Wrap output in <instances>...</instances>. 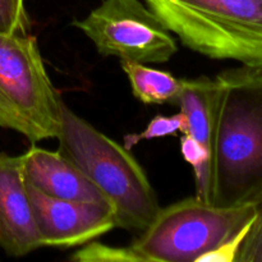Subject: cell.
Instances as JSON below:
<instances>
[{
    "label": "cell",
    "mask_w": 262,
    "mask_h": 262,
    "mask_svg": "<svg viewBox=\"0 0 262 262\" xmlns=\"http://www.w3.org/2000/svg\"><path fill=\"white\" fill-rule=\"evenodd\" d=\"M61 102L35 36L0 35V127L32 143L56 138Z\"/></svg>",
    "instance_id": "5b68a950"
},
{
    "label": "cell",
    "mask_w": 262,
    "mask_h": 262,
    "mask_svg": "<svg viewBox=\"0 0 262 262\" xmlns=\"http://www.w3.org/2000/svg\"><path fill=\"white\" fill-rule=\"evenodd\" d=\"M26 186L43 247L84 246L117 228L110 206L55 199Z\"/></svg>",
    "instance_id": "52a82bcc"
},
{
    "label": "cell",
    "mask_w": 262,
    "mask_h": 262,
    "mask_svg": "<svg viewBox=\"0 0 262 262\" xmlns=\"http://www.w3.org/2000/svg\"><path fill=\"white\" fill-rule=\"evenodd\" d=\"M30 26L25 0H0V35H26Z\"/></svg>",
    "instance_id": "9a60e30c"
},
{
    "label": "cell",
    "mask_w": 262,
    "mask_h": 262,
    "mask_svg": "<svg viewBox=\"0 0 262 262\" xmlns=\"http://www.w3.org/2000/svg\"><path fill=\"white\" fill-rule=\"evenodd\" d=\"M0 247L22 257L43 247L23 176L22 156L0 152Z\"/></svg>",
    "instance_id": "ba28073f"
},
{
    "label": "cell",
    "mask_w": 262,
    "mask_h": 262,
    "mask_svg": "<svg viewBox=\"0 0 262 262\" xmlns=\"http://www.w3.org/2000/svg\"><path fill=\"white\" fill-rule=\"evenodd\" d=\"M71 260L78 262H137L129 246L114 247L92 241L74 252Z\"/></svg>",
    "instance_id": "5bb4252c"
},
{
    "label": "cell",
    "mask_w": 262,
    "mask_h": 262,
    "mask_svg": "<svg viewBox=\"0 0 262 262\" xmlns=\"http://www.w3.org/2000/svg\"><path fill=\"white\" fill-rule=\"evenodd\" d=\"M187 119L182 112L174 115H155L148 122L145 129L141 133H130L124 136V147L130 150L141 141L154 140V138L165 137L177 132H186Z\"/></svg>",
    "instance_id": "7c38bea8"
},
{
    "label": "cell",
    "mask_w": 262,
    "mask_h": 262,
    "mask_svg": "<svg viewBox=\"0 0 262 262\" xmlns=\"http://www.w3.org/2000/svg\"><path fill=\"white\" fill-rule=\"evenodd\" d=\"M186 48L262 66V0H145Z\"/></svg>",
    "instance_id": "3957f363"
},
{
    "label": "cell",
    "mask_w": 262,
    "mask_h": 262,
    "mask_svg": "<svg viewBox=\"0 0 262 262\" xmlns=\"http://www.w3.org/2000/svg\"><path fill=\"white\" fill-rule=\"evenodd\" d=\"M253 223V222H252ZM251 224H248L247 227L243 228L239 233H238L235 237H233L232 239H229L228 242H225L224 245H222L220 247H217L216 250H214L212 252L207 253L204 257L200 260L201 261H212V262H233L237 258L238 252H239L241 247H242V243L245 241L246 235H247L248 230H250Z\"/></svg>",
    "instance_id": "2e32d148"
},
{
    "label": "cell",
    "mask_w": 262,
    "mask_h": 262,
    "mask_svg": "<svg viewBox=\"0 0 262 262\" xmlns=\"http://www.w3.org/2000/svg\"><path fill=\"white\" fill-rule=\"evenodd\" d=\"M20 156L26 182L42 193L55 199L105 205L113 209L107 197L89 177L59 151L32 146Z\"/></svg>",
    "instance_id": "9c48e42d"
},
{
    "label": "cell",
    "mask_w": 262,
    "mask_h": 262,
    "mask_svg": "<svg viewBox=\"0 0 262 262\" xmlns=\"http://www.w3.org/2000/svg\"><path fill=\"white\" fill-rule=\"evenodd\" d=\"M258 206L217 207L197 196L159 210L129 246L137 262H200L256 219Z\"/></svg>",
    "instance_id": "277c9868"
},
{
    "label": "cell",
    "mask_w": 262,
    "mask_h": 262,
    "mask_svg": "<svg viewBox=\"0 0 262 262\" xmlns=\"http://www.w3.org/2000/svg\"><path fill=\"white\" fill-rule=\"evenodd\" d=\"M206 202L262 205V66L227 69L215 78Z\"/></svg>",
    "instance_id": "6da1fadb"
},
{
    "label": "cell",
    "mask_w": 262,
    "mask_h": 262,
    "mask_svg": "<svg viewBox=\"0 0 262 262\" xmlns=\"http://www.w3.org/2000/svg\"><path fill=\"white\" fill-rule=\"evenodd\" d=\"M216 82L209 77L182 79V89L174 105L179 106L187 119L188 135L209 148L214 119Z\"/></svg>",
    "instance_id": "30bf717a"
},
{
    "label": "cell",
    "mask_w": 262,
    "mask_h": 262,
    "mask_svg": "<svg viewBox=\"0 0 262 262\" xmlns=\"http://www.w3.org/2000/svg\"><path fill=\"white\" fill-rule=\"evenodd\" d=\"M73 26L94 42L102 56L161 64L178 51L173 33L141 0H102Z\"/></svg>",
    "instance_id": "8992f818"
},
{
    "label": "cell",
    "mask_w": 262,
    "mask_h": 262,
    "mask_svg": "<svg viewBox=\"0 0 262 262\" xmlns=\"http://www.w3.org/2000/svg\"><path fill=\"white\" fill-rule=\"evenodd\" d=\"M59 152L107 197L117 228L142 232L155 219L158 196L130 150L107 137L61 102Z\"/></svg>",
    "instance_id": "7a4b0ae2"
},
{
    "label": "cell",
    "mask_w": 262,
    "mask_h": 262,
    "mask_svg": "<svg viewBox=\"0 0 262 262\" xmlns=\"http://www.w3.org/2000/svg\"><path fill=\"white\" fill-rule=\"evenodd\" d=\"M181 151L184 160L191 164L196 176V196L206 201L207 174H209V148L188 135L181 140Z\"/></svg>",
    "instance_id": "4fadbf2b"
},
{
    "label": "cell",
    "mask_w": 262,
    "mask_h": 262,
    "mask_svg": "<svg viewBox=\"0 0 262 262\" xmlns=\"http://www.w3.org/2000/svg\"><path fill=\"white\" fill-rule=\"evenodd\" d=\"M120 64L129 79L136 99L143 104H174L182 89V79L143 63L120 60Z\"/></svg>",
    "instance_id": "8fae6325"
}]
</instances>
